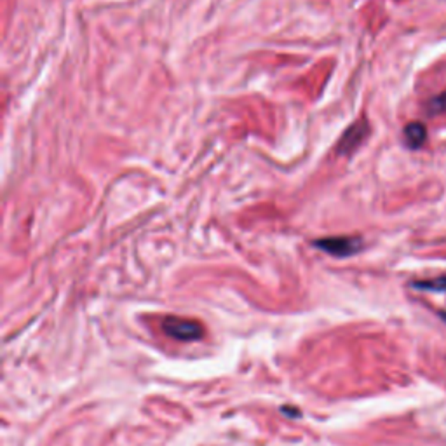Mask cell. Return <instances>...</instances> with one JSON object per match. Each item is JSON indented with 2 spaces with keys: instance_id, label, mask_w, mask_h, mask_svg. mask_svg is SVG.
Returning a JSON list of instances; mask_svg holds the SVG:
<instances>
[{
  "instance_id": "obj_1",
  "label": "cell",
  "mask_w": 446,
  "mask_h": 446,
  "mask_svg": "<svg viewBox=\"0 0 446 446\" xmlns=\"http://www.w3.org/2000/svg\"><path fill=\"white\" fill-rule=\"evenodd\" d=\"M163 331L167 337L180 342H194L204 335V328H202L201 322L194 321V319L176 317V315H170V317L164 319Z\"/></svg>"
},
{
  "instance_id": "obj_2",
  "label": "cell",
  "mask_w": 446,
  "mask_h": 446,
  "mask_svg": "<svg viewBox=\"0 0 446 446\" xmlns=\"http://www.w3.org/2000/svg\"><path fill=\"white\" fill-rule=\"evenodd\" d=\"M314 248L321 249V251L328 253L337 258H347V256L356 255L361 251L363 241L359 238H349V236H338V238H324L317 239L312 242Z\"/></svg>"
},
{
  "instance_id": "obj_3",
  "label": "cell",
  "mask_w": 446,
  "mask_h": 446,
  "mask_svg": "<svg viewBox=\"0 0 446 446\" xmlns=\"http://www.w3.org/2000/svg\"><path fill=\"white\" fill-rule=\"evenodd\" d=\"M370 135V124L366 119H359L354 124L349 126L344 131L342 138L337 143V156L351 157L359 147L365 143V140Z\"/></svg>"
},
{
  "instance_id": "obj_4",
  "label": "cell",
  "mask_w": 446,
  "mask_h": 446,
  "mask_svg": "<svg viewBox=\"0 0 446 446\" xmlns=\"http://www.w3.org/2000/svg\"><path fill=\"white\" fill-rule=\"evenodd\" d=\"M425 140H427V131L420 122H411L404 128V142L410 149H418L424 145Z\"/></svg>"
},
{
  "instance_id": "obj_5",
  "label": "cell",
  "mask_w": 446,
  "mask_h": 446,
  "mask_svg": "<svg viewBox=\"0 0 446 446\" xmlns=\"http://www.w3.org/2000/svg\"><path fill=\"white\" fill-rule=\"evenodd\" d=\"M411 286L425 291H446V276H439L427 281H415V283H411Z\"/></svg>"
},
{
  "instance_id": "obj_6",
  "label": "cell",
  "mask_w": 446,
  "mask_h": 446,
  "mask_svg": "<svg viewBox=\"0 0 446 446\" xmlns=\"http://www.w3.org/2000/svg\"><path fill=\"white\" fill-rule=\"evenodd\" d=\"M431 112H446V91L443 94L436 96L431 103H429Z\"/></svg>"
},
{
  "instance_id": "obj_7",
  "label": "cell",
  "mask_w": 446,
  "mask_h": 446,
  "mask_svg": "<svg viewBox=\"0 0 446 446\" xmlns=\"http://www.w3.org/2000/svg\"><path fill=\"white\" fill-rule=\"evenodd\" d=\"M283 411L288 415H300L297 410H288V408H283Z\"/></svg>"
},
{
  "instance_id": "obj_8",
  "label": "cell",
  "mask_w": 446,
  "mask_h": 446,
  "mask_svg": "<svg viewBox=\"0 0 446 446\" xmlns=\"http://www.w3.org/2000/svg\"><path fill=\"white\" fill-rule=\"evenodd\" d=\"M439 315H441V317L446 321V312H441V314H439Z\"/></svg>"
}]
</instances>
